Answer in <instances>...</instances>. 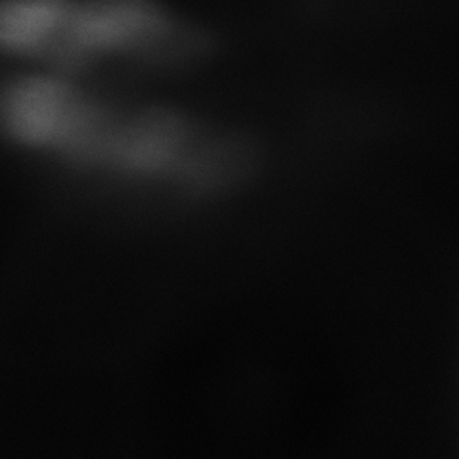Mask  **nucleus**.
Listing matches in <instances>:
<instances>
[{"mask_svg":"<svg viewBox=\"0 0 459 459\" xmlns=\"http://www.w3.org/2000/svg\"><path fill=\"white\" fill-rule=\"evenodd\" d=\"M187 48L147 0H0V62L13 72L98 77Z\"/></svg>","mask_w":459,"mask_h":459,"instance_id":"f03ea898","label":"nucleus"},{"mask_svg":"<svg viewBox=\"0 0 459 459\" xmlns=\"http://www.w3.org/2000/svg\"><path fill=\"white\" fill-rule=\"evenodd\" d=\"M0 132L83 170L174 193L218 191L244 160L221 134L99 77L11 72L0 82Z\"/></svg>","mask_w":459,"mask_h":459,"instance_id":"f257e3e1","label":"nucleus"}]
</instances>
